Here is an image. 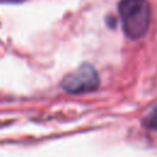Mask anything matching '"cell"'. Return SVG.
Masks as SVG:
<instances>
[{"label": "cell", "mask_w": 157, "mask_h": 157, "mask_svg": "<svg viewBox=\"0 0 157 157\" xmlns=\"http://www.w3.org/2000/svg\"><path fill=\"white\" fill-rule=\"evenodd\" d=\"M118 11L123 31L130 39H139L146 34L151 18L147 0H121Z\"/></svg>", "instance_id": "cell-1"}, {"label": "cell", "mask_w": 157, "mask_h": 157, "mask_svg": "<svg viewBox=\"0 0 157 157\" xmlns=\"http://www.w3.org/2000/svg\"><path fill=\"white\" fill-rule=\"evenodd\" d=\"M61 88L71 94H81L94 91L99 86V76L90 64H82L65 75L60 82Z\"/></svg>", "instance_id": "cell-2"}, {"label": "cell", "mask_w": 157, "mask_h": 157, "mask_svg": "<svg viewBox=\"0 0 157 157\" xmlns=\"http://www.w3.org/2000/svg\"><path fill=\"white\" fill-rule=\"evenodd\" d=\"M142 125L150 130H156L157 129V107L153 108L142 120Z\"/></svg>", "instance_id": "cell-3"}, {"label": "cell", "mask_w": 157, "mask_h": 157, "mask_svg": "<svg viewBox=\"0 0 157 157\" xmlns=\"http://www.w3.org/2000/svg\"><path fill=\"white\" fill-rule=\"evenodd\" d=\"M0 1H12V2H15V1H23V0H0Z\"/></svg>", "instance_id": "cell-4"}]
</instances>
